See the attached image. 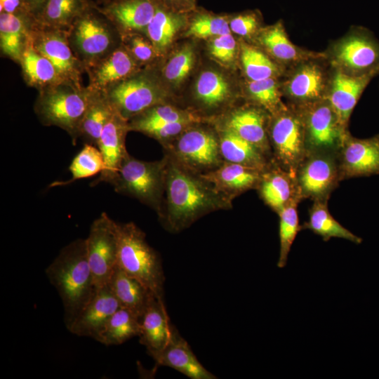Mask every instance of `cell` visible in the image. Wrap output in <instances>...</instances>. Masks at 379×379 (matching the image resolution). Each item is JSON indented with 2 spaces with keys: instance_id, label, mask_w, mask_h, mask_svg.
I'll list each match as a JSON object with an SVG mask.
<instances>
[{
  "instance_id": "1",
  "label": "cell",
  "mask_w": 379,
  "mask_h": 379,
  "mask_svg": "<svg viewBox=\"0 0 379 379\" xmlns=\"http://www.w3.org/2000/svg\"><path fill=\"white\" fill-rule=\"evenodd\" d=\"M166 157V208L160 218L168 230L178 232L210 212L231 206V200L200 175Z\"/></svg>"
},
{
  "instance_id": "2",
  "label": "cell",
  "mask_w": 379,
  "mask_h": 379,
  "mask_svg": "<svg viewBox=\"0 0 379 379\" xmlns=\"http://www.w3.org/2000/svg\"><path fill=\"white\" fill-rule=\"evenodd\" d=\"M46 274L61 298L67 328L97 289L88 259L86 239H75L64 246L46 269Z\"/></svg>"
},
{
  "instance_id": "3",
  "label": "cell",
  "mask_w": 379,
  "mask_h": 379,
  "mask_svg": "<svg viewBox=\"0 0 379 379\" xmlns=\"http://www.w3.org/2000/svg\"><path fill=\"white\" fill-rule=\"evenodd\" d=\"M117 263L157 298L164 297L165 276L161 260L146 241L145 234L134 222H117Z\"/></svg>"
},
{
  "instance_id": "4",
  "label": "cell",
  "mask_w": 379,
  "mask_h": 379,
  "mask_svg": "<svg viewBox=\"0 0 379 379\" xmlns=\"http://www.w3.org/2000/svg\"><path fill=\"white\" fill-rule=\"evenodd\" d=\"M166 157L157 161L137 159L129 154L111 185L115 192L138 199L160 216L165 191Z\"/></svg>"
},
{
  "instance_id": "5",
  "label": "cell",
  "mask_w": 379,
  "mask_h": 379,
  "mask_svg": "<svg viewBox=\"0 0 379 379\" xmlns=\"http://www.w3.org/2000/svg\"><path fill=\"white\" fill-rule=\"evenodd\" d=\"M324 53L333 69L353 76L379 75V41L366 27H353Z\"/></svg>"
},
{
  "instance_id": "6",
  "label": "cell",
  "mask_w": 379,
  "mask_h": 379,
  "mask_svg": "<svg viewBox=\"0 0 379 379\" xmlns=\"http://www.w3.org/2000/svg\"><path fill=\"white\" fill-rule=\"evenodd\" d=\"M270 138L281 167L295 176L309 154L301 115L293 105H286L272 114Z\"/></svg>"
},
{
  "instance_id": "7",
  "label": "cell",
  "mask_w": 379,
  "mask_h": 379,
  "mask_svg": "<svg viewBox=\"0 0 379 379\" xmlns=\"http://www.w3.org/2000/svg\"><path fill=\"white\" fill-rule=\"evenodd\" d=\"M91 96L74 88H53L40 97L36 112L44 124L62 128L76 141Z\"/></svg>"
},
{
  "instance_id": "8",
  "label": "cell",
  "mask_w": 379,
  "mask_h": 379,
  "mask_svg": "<svg viewBox=\"0 0 379 379\" xmlns=\"http://www.w3.org/2000/svg\"><path fill=\"white\" fill-rule=\"evenodd\" d=\"M295 107L303 121L309 153L338 152L348 131L340 124L328 100Z\"/></svg>"
},
{
  "instance_id": "9",
  "label": "cell",
  "mask_w": 379,
  "mask_h": 379,
  "mask_svg": "<svg viewBox=\"0 0 379 379\" xmlns=\"http://www.w3.org/2000/svg\"><path fill=\"white\" fill-rule=\"evenodd\" d=\"M117 222L105 212L92 222L86 239L87 255L96 288L109 281L117 266L118 243Z\"/></svg>"
},
{
  "instance_id": "10",
  "label": "cell",
  "mask_w": 379,
  "mask_h": 379,
  "mask_svg": "<svg viewBox=\"0 0 379 379\" xmlns=\"http://www.w3.org/2000/svg\"><path fill=\"white\" fill-rule=\"evenodd\" d=\"M326 59H311L289 68L281 88L291 105L298 107L327 98L332 68L328 70L324 65Z\"/></svg>"
},
{
  "instance_id": "11",
  "label": "cell",
  "mask_w": 379,
  "mask_h": 379,
  "mask_svg": "<svg viewBox=\"0 0 379 379\" xmlns=\"http://www.w3.org/2000/svg\"><path fill=\"white\" fill-rule=\"evenodd\" d=\"M340 179L338 159L335 152H310L295 174L299 198L328 199Z\"/></svg>"
},
{
  "instance_id": "12",
  "label": "cell",
  "mask_w": 379,
  "mask_h": 379,
  "mask_svg": "<svg viewBox=\"0 0 379 379\" xmlns=\"http://www.w3.org/2000/svg\"><path fill=\"white\" fill-rule=\"evenodd\" d=\"M181 165L194 171L215 169L221 165L219 139L206 130L187 128L169 149Z\"/></svg>"
},
{
  "instance_id": "13",
  "label": "cell",
  "mask_w": 379,
  "mask_h": 379,
  "mask_svg": "<svg viewBox=\"0 0 379 379\" xmlns=\"http://www.w3.org/2000/svg\"><path fill=\"white\" fill-rule=\"evenodd\" d=\"M105 97L114 110L128 120L161 104L164 94L153 81L138 77L117 84L108 91Z\"/></svg>"
},
{
  "instance_id": "14",
  "label": "cell",
  "mask_w": 379,
  "mask_h": 379,
  "mask_svg": "<svg viewBox=\"0 0 379 379\" xmlns=\"http://www.w3.org/2000/svg\"><path fill=\"white\" fill-rule=\"evenodd\" d=\"M338 152L341 179L379 174V134L361 139L347 132Z\"/></svg>"
},
{
  "instance_id": "15",
  "label": "cell",
  "mask_w": 379,
  "mask_h": 379,
  "mask_svg": "<svg viewBox=\"0 0 379 379\" xmlns=\"http://www.w3.org/2000/svg\"><path fill=\"white\" fill-rule=\"evenodd\" d=\"M126 121L115 112L104 127L97 145L103 158L104 168L91 186L100 182L111 185L117 178L122 162L128 154L125 147L126 135L129 130Z\"/></svg>"
},
{
  "instance_id": "16",
  "label": "cell",
  "mask_w": 379,
  "mask_h": 379,
  "mask_svg": "<svg viewBox=\"0 0 379 379\" xmlns=\"http://www.w3.org/2000/svg\"><path fill=\"white\" fill-rule=\"evenodd\" d=\"M119 307L108 284L98 288L67 329L76 335L97 340L109 318Z\"/></svg>"
},
{
  "instance_id": "17",
  "label": "cell",
  "mask_w": 379,
  "mask_h": 379,
  "mask_svg": "<svg viewBox=\"0 0 379 379\" xmlns=\"http://www.w3.org/2000/svg\"><path fill=\"white\" fill-rule=\"evenodd\" d=\"M256 39L272 59L284 69L311 59L326 58L325 53L311 51L295 45L289 39L281 20L260 29Z\"/></svg>"
},
{
  "instance_id": "18",
  "label": "cell",
  "mask_w": 379,
  "mask_h": 379,
  "mask_svg": "<svg viewBox=\"0 0 379 379\" xmlns=\"http://www.w3.org/2000/svg\"><path fill=\"white\" fill-rule=\"evenodd\" d=\"M375 77L373 74L353 76L332 68L327 99L344 129L347 130L354 107Z\"/></svg>"
},
{
  "instance_id": "19",
  "label": "cell",
  "mask_w": 379,
  "mask_h": 379,
  "mask_svg": "<svg viewBox=\"0 0 379 379\" xmlns=\"http://www.w3.org/2000/svg\"><path fill=\"white\" fill-rule=\"evenodd\" d=\"M263 172L227 161L218 168L199 175L218 192L232 200L235 195L258 186Z\"/></svg>"
},
{
  "instance_id": "20",
  "label": "cell",
  "mask_w": 379,
  "mask_h": 379,
  "mask_svg": "<svg viewBox=\"0 0 379 379\" xmlns=\"http://www.w3.org/2000/svg\"><path fill=\"white\" fill-rule=\"evenodd\" d=\"M152 358L157 364L172 368L192 379L217 378L200 363L175 327L166 347Z\"/></svg>"
},
{
  "instance_id": "21",
  "label": "cell",
  "mask_w": 379,
  "mask_h": 379,
  "mask_svg": "<svg viewBox=\"0 0 379 379\" xmlns=\"http://www.w3.org/2000/svg\"><path fill=\"white\" fill-rule=\"evenodd\" d=\"M140 343L152 357L166 347L174 328L163 299L152 298L140 319Z\"/></svg>"
},
{
  "instance_id": "22",
  "label": "cell",
  "mask_w": 379,
  "mask_h": 379,
  "mask_svg": "<svg viewBox=\"0 0 379 379\" xmlns=\"http://www.w3.org/2000/svg\"><path fill=\"white\" fill-rule=\"evenodd\" d=\"M108 286L120 307L128 310L140 319L152 298L157 297L142 283L117 265L110 277Z\"/></svg>"
},
{
  "instance_id": "23",
  "label": "cell",
  "mask_w": 379,
  "mask_h": 379,
  "mask_svg": "<svg viewBox=\"0 0 379 379\" xmlns=\"http://www.w3.org/2000/svg\"><path fill=\"white\" fill-rule=\"evenodd\" d=\"M265 113L255 107H243L233 112L226 128L252 143L264 154L269 151Z\"/></svg>"
},
{
  "instance_id": "24",
  "label": "cell",
  "mask_w": 379,
  "mask_h": 379,
  "mask_svg": "<svg viewBox=\"0 0 379 379\" xmlns=\"http://www.w3.org/2000/svg\"><path fill=\"white\" fill-rule=\"evenodd\" d=\"M258 186L262 199L277 213L292 200H300L295 176L282 168L264 171Z\"/></svg>"
},
{
  "instance_id": "25",
  "label": "cell",
  "mask_w": 379,
  "mask_h": 379,
  "mask_svg": "<svg viewBox=\"0 0 379 379\" xmlns=\"http://www.w3.org/2000/svg\"><path fill=\"white\" fill-rule=\"evenodd\" d=\"M74 44L81 53L95 58L105 53L112 43L108 28L99 20L86 15L77 22L74 31Z\"/></svg>"
},
{
  "instance_id": "26",
  "label": "cell",
  "mask_w": 379,
  "mask_h": 379,
  "mask_svg": "<svg viewBox=\"0 0 379 379\" xmlns=\"http://www.w3.org/2000/svg\"><path fill=\"white\" fill-rule=\"evenodd\" d=\"M222 157L228 162L239 164L265 171V154L256 146L225 128L219 137Z\"/></svg>"
},
{
  "instance_id": "27",
  "label": "cell",
  "mask_w": 379,
  "mask_h": 379,
  "mask_svg": "<svg viewBox=\"0 0 379 379\" xmlns=\"http://www.w3.org/2000/svg\"><path fill=\"white\" fill-rule=\"evenodd\" d=\"M328 199L315 200L309 211V220L302 227L320 236L324 241L331 238H340L359 244L362 239L343 226L329 212Z\"/></svg>"
},
{
  "instance_id": "28",
  "label": "cell",
  "mask_w": 379,
  "mask_h": 379,
  "mask_svg": "<svg viewBox=\"0 0 379 379\" xmlns=\"http://www.w3.org/2000/svg\"><path fill=\"white\" fill-rule=\"evenodd\" d=\"M114 113L106 97L91 96L79 131L85 144L97 147L104 127Z\"/></svg>"
},
{
  "instance_id": "29",
  "label": "cell",
  "mask_w": 379,
  "mask_h": 379,
  "mask_svg": "<svg viewBox=\"0 0 379 379\" xmlns=\"http://www.w3.org/2000/svg\"><path fill=\"white\" fill-rule=\"evenodd\" d=\"M140 319L127 309L119 307L109 318L98 342L117 345L140 335Z\"/></svg>"
},
{
  "instance_id": "30",
  "label": "cell",
  "mask_w": 379,
  "mask_h": 379,
  "mask_svg": "<svg viewBox=\"0 0 379 379\" xmlns=\"http://www.w3.org/2000/svg\"><path fill=\"white\" fill-rule=\"evenodd\" d=\"M157 8L149 0H125L113 4L108 13L122 27L130 29L147 28Z\"/></svg>"
},
{
  "instance_id": "31",
  "label": "cell",
  "mask_w": 379,
  "mask_h": 379,
  "mask_svg": "<svg viewBox=\"0 0 379 379\" xmlns=\"http://www.w3.org/2000/svg\"><path fill=\"white\" fill-rule=\"evenodd\" d=\"M36 50L51 61L58 76H69L74 72V58L62 35L45 34L39 40Z\"/></svg>"
},
{
  "instance_id": "32",
  "label": "cell",
  "mask_w": 379,
  "mask_h": 379,
  "mask_svg": "<svg viewBox=\"0 0 379 379\" xmlns=\"http://www.w3.org/2000/svg\"><path fill=\"white\" fill-rule=\"evenodd\" d=\"M240 55L244 71L249 81L277 78L285 70L266 53L249 44H241Z\"/></svg>"
},
{
  "instance_id": "33",
  "label": "cell",
  "mask_w": 379,
  "mask_h": 379,
  "mask_svg": "<svg viewBox=\"0 0 379 379\" xmlns=\"http://www.w3.org/2000/svg\"><path fill=\"white\" fill-rule=\"evenodd\" d=\"M182 121L195 123L198 119L190 112L171 105L159 104L134 117L128 124V129L144 133L154 126Z\"/></svg>"
},
{
  "instance_id": "34",
  "label": "cell",
  "mask_w": 379,
  "mask_h": 379,
  "mask_svg": "<svg viewBox=\"0 0 379 379\" xmlns=\"http://www.w3.org/2000/svg\"><path fill=\"white\" fill-rule=\"evenodd\" d=\"M184 22L182 16L157 8L146 28L153 46L159 51L166 48Z\"/></svg>"
},
{
  "instance_id": "35",
  "label": "cell",
  "mask_w": 379,
  "mask_h": 379,
  "mask_svg": "<svg viewBox=\"0 0 379 379\" xmlns=\"http://www.w3.org/2000/svg\"><path fill=\"white\" fill-rule=\"evenodd\" d=\"M299 199H295L282 208L277 213L279 217V256L277 267L284 268L288 260V254L298 233L302 227L300 225L298 213V202Z\"/></svg>"
},
{
  "instance_id": "36",
  "label": "cell",
  "mask_w": 379,
  "mask_h": 379,
  "mask_svg": "<svg viewBox=\"0 0 379 379\" xmlns=\"http://www.w3.org/2000/svg\"><path fill=\"white\" fill-rule=\"evenodd\" d=\"M230 93V86L225 77L212 70L203 72L195 84L197 98L209 107H217L224 102Z\"/></svg>"
},
{
  "instance_id": "37",
  "label": "cell",
  "mask_w": 379,
  "mask_h": 379,
  "mask_svg": "<svg viewBox=\"0 0 379 379\" xmlns=\"http://www.w3.org/2000/svg\"><path fill=\"white\" fill-rule=\"evenodd\" d=\"M104 168V161L98 147L85 144L73 159L69 169L72 177L66 181H55L50 187L66 185L80 179L100 173Z\"/></svg>"
},
{
  "instance_id": "38",
  "label": "cell",
  "mask_w": 379,
  "mask_h": 379,
  "mask_svg": "<svg viewBox=\"0 0 379 379\" xmlns=\"http://www.w3.org/2000/svg\"><path fill=\"white\" fill-rule=\"evenodd\" d=\"M25 24L15 13H1L0 45L2 51L13 59L21 58L23 53Z\"/></svg>"
},
{
  "instance_id": "39",
  "label": "cell",
  "mask_w": 379,
  "mask_h": 379,
  "mask_svg": "<svg viewBox=\"0 0 379 379\" xmlns=\"http://www.w3.org/2000/svg\"><path fill=\"white\" fill-rule=\"evenodd\" d=\"M247 91L251 98L272 114L284 108L281 85L277 78L248 81Z\"/></svg>"
},
{
  "instance_id": "40",
  "label": "cell",
  "mask_w": 379,
  "mask_h": 379,
  "mask_svg": "<svg viewBox=\"0 0 379 379\" xmlns=\"http://www.w3.org/2000/svg\"><path fill=\"white\" fill-rule=\"evenodd\" d=\"M133 67L134 62L130 55L122 50H117L96 71L95 84L99 86H105L122 79L133 71Z\"/></svg>"
},
{
  "instance_id": "41",
  "label": "cell",
  "mask_w": 379,
  "mask_h": 379,
  "mask_svg": "<svg viewBox=\"0 0 379 379\" xmlns=\"http://www.w3.org/2000/svg\"><path fill=\"white\" fill-rule=\"evenodd\" d=\"M20 59L23 70L32 83L48 84L58 76L51 61L32 47L23 51Z\"/></svg>"
},
{
  "instance_id": "42",
  "label": "cell",
  "mask_w": 379,
  "mask_h": 379,
  "mask_svg": "<svg viewBox=\"0 0 379 379\" xmlns=\"http://www.w3.org/2000/svg\"><path fill=\"white\" fill-rule=\"evenodd\" d=\"M192 47L186 45L178 51L168 60L164 69V77L171 84L182 83L191 72L194 63Z\"/></svg>"
},
{
  "instance_id": "43",
  "label": "cell",
  "mask_w": 379,
  "mask_h": 379,
  "mask_svg": "<svg viewBox=\"0 0 379 379\" xmlns=\"http://www.w3.org/2000/svg\"><path fill=\"white\" fill-rule=\"evenodd\" d=\"M83 8V0H46L44 17L51 24L62 25L72 21Z\"/></svg>"
},
{
  "instance_id": "44",
  "label": "cell",
  "mask_w": 379,
  "mask_h": 379,
  "mask_svg": "<svg viewBox=\"0 0 379 379\" xmlns=\"http://www.w3.org/2000/svg\"><path fill=\"white\" fill-rule=\"evenodd\" d=\"M230 31V24L223 17L200 14L192 21L187 35L206 39L229 34Z\"/></svg>"
},
{
  "instance_id": "45",
  "label": "cell",
  "mask_w": 379,
  "mask_h": 379,
  "mask_svg": "<svg viewBox=\"0 0 379 379\" xmlns=\"http://www.w3.org/2000/svg\"><path fill=\"white\" fill-rule=\"evenodd\" d=\"M209 52L222 62H231L237 53V43L231 33L215 37L209 45Z\"/></svg>"
},
{
  "instance_id": "46",
  "label": "cell",
  "mask_w": 379,
  "mask_h": 379,
  "mask_svg": "<svg viewBox=\"0 0 379 379\" xmlns=\"http://www.w3.org/2000/svg\"><path fill=\"white\" fill-rule=\"evenodd\" d=\"M260 19L255 13H246L234 17L230 22V30L241 36H251L259 32Z\"/></svg>"
},
{
  "instance_id": "47",
  "label": "cell",
  "mask_w": 379,
  "mask_h": 379,
  "mask_svg": "<svg viewBox=\"0 0 379 379\" xmlns=\"http://www.w3.org/2000/svg\"><path fill=\"white\" fill-rule=\"evenodd\" d=\"M194 122L182 121L168 123L154 126L145 131L144 133L162 142L180 135L183 131L189 128Z\"/></svg>"
},
{
  "instance_id": "48",
  "label": "cell",
  "mask_w": 379,
  "mask_h": 379,
  "mask_svg": "<svg viewBox=\"0 0 379 379\" xmlns=\"http://www.w3.org/2000/svg\"><path fill=\"white\" fill-rule=\"evenodd\" d=\"M131 50L134 56L141 61L149 60L154 55L153 46L140 36L132 39Z\"/></svg>"
},
{
  "instance_id": "49",
  "label": "cell",
  "mask_w": 379,
  "mask_h": 379,
  "mask_svg": "<svg viewBox=\"0 0 379 379\" xmlns=\"http://www.w3.org/2000/svg\"><path fill=\"white\" fill-rule=\"evenodd\" d=\"M20 4V0H0L1 13H15Z\"/></svg>"
},
{
  "instance_id": "50",
  "label": "cell",
  "mask_w": 379,
  "mask_h": 379,
  "mask_svg": "<svg viewBox=\"0 0 379 379\" xmlns=\"http://www.w3.org/2000/svg\"><path fill=\"white\" fill-rule=\"evenodd\" d=\"M28 6L32 8H37L41 6H44L46 0H25Z\"/></svg>"
}]
</instances>
